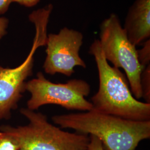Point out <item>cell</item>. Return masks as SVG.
<instances>
[{
  "label": "cell",
  "mask_w": 150,
  "mask_h": 150,
  "mask_svg": "<svg viewBox=\"0 0 150 150\" xmlns=\"http://www.w3.org/2000/svg\"><path fill=\"white\" fill-rule=\"evenodd\" d=\"M20 113L28 120L27 125L0 126V131L17 139L19 150H88V135L64 131L50 123L43 113L27 108H22Z\"/></svg>",
  "instance_id": "cell-3"
},
{
  "label": "cell",
  "mask_w": 150,
  "mask_h": 150,
  "mask_svg": "<svg viewBox=\"0 0 150 150\" xmlns=\"http://www.w3.org/2000/svg\"><path fill=\"white\" fill-rule=\"evenodd\" d=\"M123 29L134 46L141 45L150 37V0H136L129 9Z\"/></svg>",
  "instance_id": "cell-8"
},
{
  "label": "cell",
  "mask_w": 150,
  "mask_h": 150,
  "mask_svg": "<svg viewBox=\"0 0 150 150\" xmlns=\"http://www.w3.org/2000/svg\"><path fill=\"white\" fill-rule=\"evenodd\" d=\"M89 54L96 61L99 87L92 97V110L132 121H150V103L141 102L133 95L126 76L108 63L98 40H95Z\"/></svg>",
  "instance_id": "cell-2"
},
{
  "label": "cell",
  "mask_w": 150,
  "mask_h": 150,
  "mask_svg": "<svg viewBox=\"0 0 150 150\" xmlns=\"http://www.w3.org/2000/svg\"><path fill=\"white\" fill-rule=\"evenodd\" d=\"M17 139L11 134L0 131V150H19Z\"/></svg>",
  "instance_id": "cell-10"
},
{
  "label": "cell",
  "mask_w": 150,
  "mask_h": 150,
  "mask_svg": "<svg viewBox=\"0 0 150 150\" xmlns=\"http://www.w3.org/2000/svg\"><path fill=\"white\" fill-rule=\"evenodd\" d=\"M88 150H104L101 141L93 135H90Z\"/></svg>",
  "instance_id": "cell-12"
},
{
  "label": "cell",
  "mask_w": 150,
  "mask_h": 150,
  "mask_svg": "<svg viewBox=\"0 0 150 150\" xmlns=\"http://www.w3.org/2000/svg\"><path fill=\"white\" fill-rule=\"evenodd\" d=\"M13 2H16L21 5L31 7L36 5L40 0H12Z\"/></svg>",
  "instance_id": "cell-14"
},
{
  "label": "cell",
  "mask_w": 150,
  "mask_h": 150,
  "mask_svg": "<svg viewBox=\"0 0 150 150\" xmlns=\"http://www.w3.org/2000/svg\"><path fill=\"white\" fill-rule=\"evenodd\" d=\"M83 38L81 32L67 27L58 33L48 35L43 65L45 72L49 75L61 74L70 77L74 74L75 67L86 69V63L79 54Z\"/></svg>",
  "instance_id": "cell-7"
},
{
  "label": "cell",
  "mask_w": 150,
  "mask_h": 150,
  "mask_svg": "<svg viewBox=\"0 0 150 150\" xmlns=\"http://www.w3.org/2000/svg\"><path fill=\"white\" fill-rule=\"evenodd\" d=\"M25 89L31 95L27 102V108L30 110L51 104L83 112L93 109L92 104L86 98L91 92V86L83 80L72 79L65 83H55L39 72L36 78L26 82Z\"/></svg>",
  "instance_id": "cell-6"
},
{
  "label": "cell",
  "mask_w": 150,
  "mask_h": 150,
  "mask_svg": "<svg viewBox=\"0 0 150 150\" xmlns=\"http://www.w3.org/2000/svg\"><path fill=\"white\" fill-rule=\"evenodd\" d=\"M52 9L53 6L50 4L29 15L30 21L35 25L36 33L31 49L24 61L14 68H6L0 64V120L10 118L12 111L17 108L26 91V81L33 74L35 54L40 47L46 46L47 25Z\"/></svg>",
  "instance_id": "cell-4"
},
{
  "label": "cell",
  "mask_w": 150,
  "mask_h": 150,
  "mask_svg": "<svg viewBox=\"0 0 150 150\" xmlns=\"http://www.w3.org/2000/svg\"><path fill=\"white\" fill-rule=\"evenodd\" d=\"M98 40L105 59L115 67L124 70L133 95L137 100L141 98L140 79L145 68L139 64L137 50L129 41L116 14L111 13L101 23Z\"/></svg>",
  "instance_id": "cell-5"
},
{
  "label": "cell",
  "mask_w": 150,
  "mask_h": 150,
  "mask_svg": "<svg viewBox=\"0 0 150 150\" xmlns=\"http://www.w3.org/2000/svg\"><path fill=\"white\" fill-rule=\"evenodd\" d=\"M52 120L62 129L96 136L104 150H136L141 141L150 138V121H132L92 110L55 115Z\"/></svg>",
  "instance_id": "cell-1"
},
{
  "label": "cell",
  "mask_w": 150,
  "mask_h": 150,
  "mask_svg": "<svg viewBox=\"0 0 150 150\" xmlns=\"http://www.w3.org/2000/svg\"><path fill=\"white\" fill-rule=\"evenodd\" d=\"M143 44V47L137 50L138 59L140 64L145 68L150 64V40H146Z\"/></svg>",
  "instance_id": "cell-11"
},
{
  "label": "cell",
  "mask_w": 150,
  "mask_h": 150,
  "mask_svg": "<svg viewBox=\"0 0 150 150\" xmlns=\"http://www.w3.org/2000/svg\"><path fill=\"white\" fill-rule=\"evenodd\" d=\"M141 87L142 98H144L146 103H150V64L147 66L141 75Z\"/></svg>",
  "instance_id": "cell-9"
},
{
  "label": "cell",
  "mask_w": 150,
  "mask_h": 150,
  "mask_svg": "<svg viewBox=\"0 0 150 150\" xmlns=\"http://www.w3.org/2000/svg\"><path fill=\"white\" fill-rule=\"evenodd\" d=\"M12 2V0H0V15L5 13Z\"/></svg>",
  "instance_id": "cell-15"
},
{
  "label": "cell",
  "mask_w": 150,
  "mask_h": 150,
  "mask_svg": "<svg viewBox=\"0 0 150 150\" xmlns=\"http://www.w3.org/2000/svg\"><path fill=\"white\" fill-rule=\"evenodd\" d=\"M8 23L9 20L7 18L0 17V40L6 35Z\"/></svg>",
  "instance_id": "cell-13"
}]
</instances>
